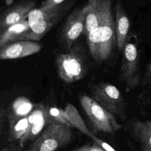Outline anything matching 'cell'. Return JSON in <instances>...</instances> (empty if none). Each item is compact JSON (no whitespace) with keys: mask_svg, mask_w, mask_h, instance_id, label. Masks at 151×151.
Here are the masks:
<instances>
[{"mask_svg":"<svg viewBox=\"0 0 151 151\" xmlns=\"http://www.w3.org/2000/svg\"><path fill=\"white\" fill-rule=\"evenodd\" d=\"M75 1L76 0H67L50 9H34L28 17L30 31L25 40H40L66 15Z\"/></svg>","mask_w":151,"mask_h":151,"instance_id":"cell-1","label":"cell"},{"mask_svg":"<svg viewBox=\"0 0 151 151\" xmlns=\"http://www.w3.org/2000/svg\"><path fill=\"white\" fill-rule=\"evenodd\" d=\"M78 100L93 134H113L123 128L117 118L91 97L84 94L79 96Z\"/></svg>","mask_w":151,"mask_h":151,"instance_id":"cell-2","label":"cell"},{"mask_svg":"<svg viewBox=\"0 0 151 151\" xmlns=\"http://www.w3.org/2000/svg\"><path fill=\"white\" fill-rule=\"evenodd\" d=\"M57 73L65 83L70 84L84 78L88 73L87 60L83 47L78 44L57 55Z\"/></svg>","mask_w":151,"mask_h":151,"instance_id":"cell-3","label":"cell"},{"mask_svg":"<svg viewBox=\"0 0 151 151\" xmlns=\"http://www.w3.org/2000/svg\"><path fill=\"white\" fill-rule=\"evenodd\" d=\"M90 97L100 104L117 119L126 122L128 103L119 89L103 81L89 82L87 85Z\"/></svg>","mask_w":151,"mask_h":151,"instance_id":"cell-4","label":"cell"},{"mask_svg":"<svg viewBox=\"0 0 151 151\" xmlns=\"http://www.w3.org/2000/svg\"><path fill=\"white\" fill-rule=\"evenodd\" d=\"M86 36L90 54L97 63L107 61L117 47L114 20L94 28Z\"/></svg>","mask_w":151,"mask_h":151,"instance_id":"cell-5","label":"cell"},{"mask_svg":"<svg viewBox=\"0 0 151 151\" xmlns=\"http://www.w3.org/2000/svg\"><path fill=\"white\" fill-rule=\"evenodd\" d=\"M72 127L49 123L26 151H57L71 142Z\"/></svg>","mask_w":151,"mask_h":151,"instance_id":"cell-6","label":"cell"},{"mask_svg":"<svg viewBox=\"0 0 151 151\" xmlns=\"http://www.w3.org/2000/svg\"><path fill=\"white\" fill-rule=\"evenodd\" d=\"M142 77L139 50L136 43L128 40L122 50L119 79L124 83L126 91L130 92L140 85Z\"/></svg>","mask_w":151,"mask_h":151,"instance_id":"cell-7","label":"cell"},{"mask_svg":"<svg viewBox=\"0 0 151 151\" xmlns=\"http://www.w3.org/2000/svg\"><path fill=\"white\" fill-rule=\"evenodd\" d=\"M86 6L84 4L74 9L66 18L58 34V42L65 50L70 49L76 40L84 34L86 18Z\"/></svg>","mask_w":151,"mask_h":151,"instance_id":"cell-8","label":"cell"},{"mask_svg":"<svg viewBox=\"0 0 151 151\" xmlns=\"http://www.w3.org/2000/svg\"><path fill=\"white\" fill-rule=\"evenodd\" d=\"M112 0H87L84 34L114 20Z\"/></svg>","mask_w":151,"mask_h":151,"instance_id":"cell-9","label":"cell"},{"mask_svg":"<svg viewBox=\"0 0 151 151\" xmlns=\"http://www.w3.org/2000/svg\"><path fill=\"white\" fill-rule=\"evenodd\" d=\"M48 106L43 103L34 105V107L28 115L29 126L27 132L18 145L24 147L29 142H34L42 132L49 123L47 116Z\"/></svg>","mask_w":151,"mask_h":151,"instance_id":"cell-10","label":"cell"},{"mask_svg":"<svg viewBox=\"0 0 151 151\" xmlns=\"http://www.w3.org/2000/svg\"><path fill=\"white\" fill-rule=\"evenodd\" d=\"M37 0H21L6 8L1 14L0 31L9 26L27 19L35 8Z\"/></svg>","mask_w":151,"mask_h":151,"instance_id":"cell-11","label":"cell"},{"mask_svg":"<svg viewBox=\"0 0 151 151\" xmlns=\"http://www.w3.org/2000/svg\"><path fill=\"white\" fill-rule=\"evenodd\" d=\"M41 49L42 45L34 41H18L0 48V58L2 60L21 58L35 54Z\"/></svg>","mask_w":151,"mask_h":151,"instance_id":"cell-12","label":"cell"},{"mask_svg":"<svg viewBox=\"0 0 151 151\" xmlns=\"http://www.w3.org/2000/svg\"><path fill=\"white\" fill-rule=\"evenodd\" d=\"M114 15L117 48L122 51L129 40L130 21L121 0H116L115 2Z\"/></svg>","mask_w":151,"mask_h":151,"instance_id":"cell-13","label":"cell"},{"mask_svg":"<svg viewBox=\"0 0 151 151\" xmlns=\"http://www.w3.org/2000/svg\"><path fill=\"white\" fill-rule=\"evenodd\" d=\"M29 31L28 19L9 26L0 31V48L9 43L25 40Z\"/></svg>","mask_w":151,"mask_h":151,"instance_id":"cell-14","label":"cell"},{"mask_svg":"<svg viewBox=\"0 0 151 151\" xmlns=\"http://www.w3.org/2000/svg\"><path fill=\"white\" fill-rule=\"evenodd\" d=\"M34 107L27 99L18 98L13 102L8 110H6V119L8 123L15 121L29 115Z\"/></svg>","mask_w":151,"mask_h":151,"instance_id":"cell-15","label":"cell"},{"mask_svg":"<svg viewBox=\"0 0 151 151\" xmlns=\"http://www.w3.org/2000/svg\"><path fill=\"white\" fill-rule=\"evenodd\" d=\"M64 111L66 118L72 127L78 129L90 137L93 133L87 127L77 108L73 104L68 103L64 109Z\"/></svg>","mask_w":151,"mask_h":151,"instance_id":"cell-16","label":"cell"},{"mask_svg":"<svg viewBox=\"0 0 151 151\" xmlns=\"http://www.w3.org/2000/svg\"><path fill=\"white\" fill-rule=\"evenodd\" d=\"M8 123V141L12 143L18 142L19 144L26 134L28 129V115Z\"/></svg>","mask_w":151,"mask_h":151,"instance_id":"cell-17","label":"cell"},{"mask_svg":"<svg viewBox=\"0 0 151 151\" xmlns=\"http://www.w3.org/2000/svg\"><path fill=\"white\" fill-rule=\"evenodd\" d=\"M47 116L49 123H54L72 127L66 118L64 109L57 107H48Z\"/></svg>","mask_w":151,"mask_h":151,"instance_id":"cell-18","label":"cell"},{"mask_svg":"<svg viewBox=\"0 0 151 151\" xmlns=\"http://www.w3.org/2000/svg\"><path fill=\"white\" fill-rule=\"evenodd\" d=\"M137 101L143 114H151V88L142 91L137 97Z\"/></svg>","mask_w":151,"mask_h":151,"instance_id":"cell-19","label":"cell"},{"mask_svg":"<svg viewBox=\"0 0 151 151\" xmlns=\"http://www.w3.org/2000/svg\"><path fill=\"white\" fill-rule=\"evenodd\" d=\"M70 151H106L99 144L93 141L92 144H86Z\"/></svg>","mask_w":151,"mask_h":151,"instance_id":"cell-20","label":"cell"},{"mask_svg":"<svg viewBox=\"0 0 151 151\" xmlns=\"http://www.w3.org/2000/svg\"><path fill=\"white\" fill-rule=\"evenodd\" d=\"M67 1V0H44L41 4L39 8L44 9L52 8L63 4Z\"/></svg>","mask_w":151,"mask_h":151,"instance_id":"cell-21","label":"cell"},{"mask_svg":"<svg viewBox=\"0 0 151 151\" xmlns=\"http://www.w3.org/2000/svg\"><path fill=\"white\" fill-rule=\"evenodd\" d=\"M151 83V60L147 66L145 73L142 77L140 86L143 88L146 87Z\"/></svg>","mask_w":151,"mask_h":151,"instance_id":"cell-22","label":"cell"},{"mask_svg":"<svg viewBox=\"0 0 151 151\" xmlns=\"http://www.w3.org/2000/svg\"><path fill=\"white\" fill-rule=\"evenodd\" d=\"M93 141L97 142L98 144H99L104 150L106 151H116L112 146H111L109 144H108L107 142H104V140H102L101 139L98 137L96 135L92 134L91 136L90 137Z\"/></svg>","mask_w":151,"mask_h":151,"instance_id":"cell-23","label":"cell"},{"mask_svg":"<svg viewBox=\"0 0 151 151\" xmlns=\"http://www.w3.org/2000/svg\"><path fill=\"white\" fill-rule=\"evenodd\" d=\"M6 118V110L2 106L0 109V132L2 133L4 124Z\"/></svg>","mask_w":151,"mask_h":151,"instance_id":"cell-24","label":"cell"},{"mask_svg":"<svg viewBox=\"0 0 151 151\" xmlns=\"http://www.w3.org/2000/svg\"><path fill=\"white\" fill-rule=\"evenodd\" d=\"M22 147L19 145L12 144L10 146L2 148L1 151H22Z\"/></svg>","mask_w":151,"mask_h":151,"instance_id":"cell-25","label":"cell"},{"mask_svg":"<svg viewBox=\"0 0 151 151\" xmlns=\"http://www.w3.org/2000/svg\"><path fill=\"white\" fill-rule=\"evenodd\" d=\"M150 20H151V16H150Z\"/></svg>","mask_w":151,"mask_h":151,"instance_id":"cell-26","label":"cell"}]
</instances>
